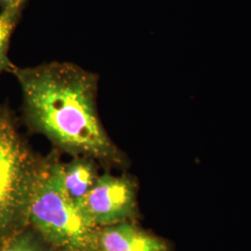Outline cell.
Masks as SVG:
<instances>
[{"label": "cell", "instance_id": "6da1fadb", "mask_svg": "<svg viewBox=\"0 0 251 251\" xmlns=\"http://www.w3.org/2000/svg\"><path fill=\"white\" fill-rule=\"evenodd\" d=\"M23 93L24 118L58 150L125 168V153L110 138L97 106L99 75L68 62H51L12 73Z\"/></svg>", "mask_w": 251, "mask_h": 251}, {"label": "cell", "instance_id": "7a4b0ae2", "mask_svg": "<svg viewBox=\"0 0 251 251\" xmlns=\"http://www.w3.org/2000/svg\"><path fill=\"white\" fill-rule=\"evenodd\" d=\"M47 157L34 152L11 113L0 107V248L29 226L31 206Z\"/></svg>", "mask_w": 251, "mask_h": 251}, {"label": "cell", "instance_id": "3957f363", "mask_svg": "<svg viewBox=\"0 0 251 251\" xmlns=\"http://www.w3.org/2000/svg\"><path fill=\"white\" fill-rule=\"evenodd\" d=\"M57 152L47 157L44 176L33 200L29 226L54 251H99L100 227L93 225L67 197Z\"/></svg>", "mask_w": 251, "mask_h": 251}, {"label": "cell", "instance_id": "277c9868", "mask_svg": "<svg viewBox=\"0 0 251 251\" xmlns=\"http://www.w3.org/2000/svg\"><path fill=\"white\" fill-rule=\"evenodd\" d=\"M80 210L97 227L122 222H138V183L132 176L100 175L94 187L85 198Z\"/></svg>", "mask_w": 251, "mask_h": 251}, {"label": "cell", "instance_id": "5b68a950", "mask_svg": "<svg viewBox=\"0 0 251 251\" xmlns=\"http://www.w3.org/2000/svg\"><path fill=\"white\" fill-rule=\"evenodd\" d=\"M98 246L100 251H175L169 240L128 221L100 227Z\"/></svg>", "mask_w": 251, "mask_h": 251}, {"label": "cell", "instance_id": "8992f818", "mask_svg": "<svg viewBox=\"0 0 251 251\" xmlns=\"http://www.w3.org/2000/svg\"><path fill=\"white\" fill-rule=\"evenodd\" d=\"M98 162L86 156H74L61 163V178L67 197L79 207L99 178Z\"/></svg>", "mask_w": 251, "mask_h": 251}, {"label": "cell", "instance_id": "52a82bcc", "mask_svg": "<svg viewBox=\"0 0 251 251\" xmlns=\"http://www.w3.org/2000/svg\"><path fill=\"white\" fill-rule=\"evenodd\" d=\"M22 8L2 9L0 12V74L16 69L8 56L9 41L21 17Z\"/></svg>", "mask_w": 251, "mask_h": 251}, {"label": "cell", "instance_id": "ba28073f", "mask_svg": "<svg viewBox=\"0 0 251 251\" xmlns=\"http://www.w3.org/2000/svg\"><path fill=\"white\" fill-rule=\"evenodd\" d=\"M0 251H54L43 237L28 226L0 248Z\"/></svg>", "mask_w": 251, "mask_h": 251}, {"label": "cell", "instance_id": "9c48e42d", "mask_svg": "<svg viewBox=\"0 0 251 251\" xmlns=\"http://www.w3.org/2000/svg\"><path fill=\"white\" fill-rule=\"evenodd\" d=\"M25 0H0V7L2 9L22 8Z\"/></svg>", "mask_w": 251, "mask_h": 251}, {"label": "cell", "instance_id": "30bf717a", "mask_svg": "<svg viewBox=\"0 0 251 251\" xmlns=\"http://www.w3.org/2000/svg\"></svg>", "mask_w": 251, "mask_h": 251}]
</instances>
